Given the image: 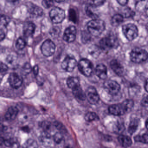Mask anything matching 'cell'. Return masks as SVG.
Instances as JSON below:
<instances>
[{
    "mask_svg": "<svg viewBox=\"0 0 148 148\" xmlns=\"http://www.w3.org/2000/svg\"><path fill=\"white\" fill-rule=\"evenodd\" d=\"M87 27L88 32L90 35L98 37L104 31L105 23L102 20L93 19L87 23Z\"/></svg>",
    "mask_w": 148,
    "mask_h": 148,
    "instance_id": "1",
    "label": "cell"
},
{
    "mask_svg": "<svg viewBox=\"0 0 148 148\" xmlns=\"http://www.w3.org/2000/svg\"><path fill=\"white\" fill-rule=\"evenodd\" d=\"M130 60L133 63H141L145 62L148 59V53L144 49L134 48L130 53Z\"/></svg>",
    "mask_w": 148,
    "mask_h": 148,
    "instance_id": "2",
    "label": "cell"
},
{
    "mask_svg": "<svg viewBox=\"0 0 148 148\" xmlns=\"http://www.w3.org/2000/svg\"><path fill=\"white\" fill-rule=\"evenodd\" d=\"M123 33L127 40L132 41L138 36V29L134 24H128L123 26Z\"/></svg>",
    "mask_w": 148,
    "mask_h": 148,
    "instance_id": "3",
    "label": "cell"
},
{
    "mask_svg": "<svg viewBox=\"0 0 148 148\" xmlns=\"http://www.w3.org/2000/svg\"><path fill=\"white\" fill-rule=\"evenodd\" d=\"M79 70L84 76L90 77L93 71V65L90 60L87 59L80 60L78 64Z\"/></svg>",
    "mask_w": 148,
    "mask_h": 148,
    "instance_id": "4",
    "label": "cell"
},
{
    "mask_svg": "<svg viewBox=\"0 0 148 148\" xmlns=\"http://www.w3.org/2000/svg\"><path fill=\"white\" fill-rule=\"evenodd\" d=\"M116 38L113 35H109L103 38L99 41V47L105 51L112 49L117 45Z\"/></svg>",
    "mask_w": 148,
    "mask_h": 148,
    "instance_id": "5",
    "label": "cell"
},
{
    "mask_svg": "<svg viewBox=\"0 0 148 148\" xmlns=\"http://www.w3.org/2000/svg\"><path fill=\"white\" fill-rule=\"evenodd\" d=\"M50 17L52 21L55 24L61 23L65 18L64 11L59 7L53 8L50 12Z\"/></svg>",
    "mask_w": 148,
    "mask_h": 148,
    "instance_id": "6",
    "label": "cell"
},
{
    "mask_svg": "<svg viewBox=\"0 0 148 148\" xmlns=\"http://www.w3.org/2000/svg\"><path fill=\"white\" fill-rule=\"evenodd\" d=\"M56 49L55 44L51 40L47 39L42 44L41 51L44 56L49 57L54 54Z\"/></svg>",
    "mask_w": 148,
    "mask_h": 148,
    "instance_id": "7",
    "label": "cell"
},
{
    "mask_svg": "<svg viewBox=\"0 0 148 148\" xmlns=\"http://www.w3.org/2000/svg\"><path fill=\"white\" fill-rule=\"evenodd\" d=\"M103 86L106 90L112 96L116 95L120 91V86L115 80H106L104 83Z\"/></svg>",
    "mask_w": 148,
    "mask_h": 148,
    "instance_id": "8",
    "label": "cell"
},
{
    "mask_svg": "<svg viewBox=\"0 0 148 148\" xmlns=\"http://www.w3.org/2000/svg\"><path fill=\"white\" fill-rule=\"evenodd\" d=\"M86 97L91 104L95 105L99 101V96L97 90L93 86H89L85 92Z\"/></svg>",
    "mask_w": 148,
    "mask_h": 148,
    "instance_id": "9",
    "label": "cell"
},
{
    "mask_svg": "<svg viewBox=\"0 0 148 148\" xmlns=\"http://www.w3.org/2000/svg\"><path fill=\"white\" fill-rule=\"evenodd\" d=\"M77 65V61L73 57L68 56L62 62L61 67L63 70L68 72L73 71Z\"/></svg>",
    "mask_w": 148,
    "mask_h": 148,
    "instance_id": "10",
    "label": "cell"
},
{
    "mask_svg": "<svg viewBox=\"0 0 148 148\" xmlns=\"http://www.w3.org/2000/svg\"><path fill=\"white\" fill-rule=\"evenodd\" d=\"M77 32V28L74 26L68 27L65 30L63 39L68 43L73 42L76 39Z\"/></svg>",
    "mask_w": 148,
    "mask_h": 148,
    "instance_id": "11",
    "label": "cell"
},
{
    "mask_svg": "<svg viewBox=\"0 0 148 148\" xmlns=\"http://www.w3.org/2000/svg\"><path fill=\"white\" fill-rule=\"evenodd\" d=\"M8 82L12 88L18 89L22 85L23 82V78L17 73H12L8 77Z\"/></svg>",
    "mask_w": 148,
    "mask_h": 148,
    "instance_id": "12",
    "label": "cell"
},
{
    "mask_svg": "<svg viewBox=\"0 0 148 148\" xmlns=\"http://www.w3.org/2000/svg\"><path fill=\"white\" fill-rule=\"evenodd\" d=\"M109 112L114 116H121L127 112L123 103L112 105L109 107Z\"/></svg>",
    "mask_w": 148,
    "mask_h": 148,
    "instance_id": "13",
    "label": "cell"
},
{
    "mask_svg": "<svg viewBox=\"0 0 148 148\" xmlns=\"http://www.w3.org/2000/svg\"><path fill=\"white\" fill-rule=\"evenodd\" d=\"M110 66L114 73L119 76L123 75L124 68L122 64L116 59H113L111 61Z\"/></svg>",
    "mask_w": 148,
    "mask_h": 148,
    "instance_id": "14",
    "label": "cell"
},
{
    "mask_svg": "<svg viewBox=\"0 0 148 148\" xmlns=\"http://www.w3.org/2000/svg\"><path fill=\"white\" fill-rule=\"evenodd\" d=\"M35 25L32 22H27L23 25V34L26 37H31L34 33Z\"/></svg>",
    "mask_w": 148,
    "mask_h": 148,
    "instance_id": "15",
    "label": "cell"
},
{
    "mask_svg": "<svg viewBox=\"0 0 148 148\" xmlns=\"http://www.w3.org/2000/svg\"><path fill=\"white\" fill-rule=\"evenodd\" d=\"M95 73L100 79H105L107 76V70L106 66L102 64L97 65L95 69Z\"/></svg>",
    "mask_w": 148,
    "mask_h": 148,
    "instance_id": "16",
    "label": "cell"
},
{
    "mask_svg": "<svg viewBox=\"0 0 148 148\" xmlns=\"http://www.w3.org/2000/svg\"><path fill=\"white\" fill-rule=\"evenodd\" d=\"M18 112V110L16 107L11 106L6 113L5 117L8 120H12L15 119Z\"/></svg>",
    "mask_w": 148,
    "mask_h": 148,
    "instance_id": "17",
    "label": "cell"
},
{
    "mask_svg": "<svg viewBox=\"0 0 148 148\" xmlns=\"http://www.w3.org/2000/svg\"><path fill=\"white\" fill-rule=\"evenodd\" d=\"M118 139L120 144L124 148H128L132 144L131 139L128 136L121 135L118 137Z\"/></svg>",
    "mask_w": 148,
    "mask_h": 148,
    "instance_id": "18",
    "label": "cell"
},
{
    "mask_svg": "<svg viewBox=\"0 0 148 148\" xmlns=\"http://www.w3.org/2000/svg\"><path fill=\"white\" fill-rule=\"evenodd\" d=\"M72 90L73 95L77 99L81 101L85 100L86 99L85 93L84 92L80 86L72 89Z\"/></svg>",
    "mask_w": 148,
    "mask_h": 148,
    "instance_id": "19",
    "label": "cell"
},
{
    "mask_svg": "<svg viewBox=\"0 0 148 148\" xmlns=\"http://www.w3.org/2000/svg\"><path fill=\"white\" fill-rule=\"evenodd\" d=\"M28 11L31 14L36 16H41L43 14V11L42 8L32 3L28 7Z\"/></svg>",
    "mask_w": 148,
    "mask_h": 148,
    "instance_id": "20",
    "label": "cell"
},
{
    "mask_svg": "<svg viewBox=\"0 0 148 148\" xmlns=\"http://www.w3.org/2000/svg\"><path fill=\"white\" fill-rule=\"evenodd\" d=\"M66 84L69 88L74 89L80 86L79 78L77 77H70L67 79Z\"/></svg>",
    "mask_w": 148,
    "mask_h": 148,
    "instance_id": "21",
    "label": "cell"
},
{
    "mask_svg": "<svg viewBox=\"0 0 148 148\" xmlns=\"http://www.w3.org/2000/svg\"><path fill=\"white\" fill-rule=\"evenodd\" d=\"M123 21V17L122 14H116L112 17L111 19L112 25L113 26H118Z\"/></svg>",
    "mask_w": 148,
    "mask_h": 148,
    "instance_id": "22",
    "label": "cell"
},
{
    "mask_svg": "<svg viewBox=\"0 0 148 148\" xmlns=\"http://www.w3.org/2000/svg\"><path fill=\"white\" fill-rule=\"evenodd\" d=\"M138 124V119H133L130 123L128 128V132L131 135H132L137 129Z\"/></svg>",
    "mask_w": 148,
    "mask_h": 148,
    "instance_id": "23",
    "label": "cell"
},
{
    "mask_svg": "<svg viewBox=\"0 0 148 148\" xmlns=\"http://www.w3.org/2000/svg\"><path fill=\"white\" fill-rule=\"evenodd\" d=\"M10 18L6 15L0 14V29L6 27L10 22Z\"/></svg>",
    "mask_w": 148,
    "mask_h": 148,
    "instance_id": "24",
    "label": "cell"
},
{
    "mask_svg": "<svg viewBox=\"0 0 148 148\" xmlns=\"http://www.w3.org/2000/svg\"><path fill=\"white\" fill-rule=\"evenodd\" d=\"M23 148H38V143L33 139H29L23 145Z\"/></svg>",
    "mask_w": 148,
    "mask_h": 148,
    "instance_id": "25",
    "label": "cell"
},
{
    "mask_svg": "<svg viewBox=\"0 0 148 148\" xmlns=\"http://www.w3.org/2000/svg\"><path fill=\"white\" fill-rule=\"evenodd\" d=\"M100 47L97 46H92L89 49V53L94 58H97L100 54Z\"/></svg>",
    "mask_w": 148,
    "mask_h": 148,
    "instance_id": "26",
    "label": "cell"
},
{
    "mask_svg": "<svg viewBox=\"0 0 148 148\" xmlns=\"http://www.w3.org/2000/svg\"><path fill=\"white\" fill-rule=\"evenodd\" d=\"M135 141L136 142H140L143 143H148V136L147 133H145L142 136H136L134 138Z\"/></svg>",
    "mask_w": 148,
    "mask_h": 148,
    "instance_id": "27",
    "label": "cell"
},
{
    "mask_svg": "<svg viewBox=\"0 0 148 148\" xmlns=\"http://www.w3.org/2000/svg\"><path fill=\"white\" fill-rule=\"evenodd\" d=\"M98 119L99 118L97 114L94 112H89L86 114L85 119L87 122H92L96 119Z\"/></svg>",
    "mask_w": 148,
    "mask_h": 148,
    "instance_id": "28",
    "label": "cell"
},
{
    "mask_svg": "<svg viewBox=\"0 0 148 148\" xmlns=\"http://www.w3.org/2000/svg\"><path fill=\"white\" fill-rule=\"evenodd\" d=\"M122 103L124 106L127 112L130 111L133 108V106H134V102L132 99H126V100H124Z\"/></svg>",
    "mask_w": 148,
    "mask_h": 148,
    "instance_id": "29",
    "label": "cell"
},
{
    "mask_svg": "<svg viewBox=\"0 0 148 148\" xmlns=\"http://www.w3.org/2000/svg\"><path fill=\"white\" fill-rule=\"evenodd\" d=\"M26 43L24 39L20 38L16 42V47L18 50H21L25 47Z\"/></svg>",
    "mask_w": 148,
    "mask_h": 148,
    "instance_id": "30",
    "label": "cell"
},
{
    "mask_svg": "<svg viewBox=\"0 0 148 148\" xmlns=\"http://www.w3.org/2000/svg\"><path fill=\"white\" fill-rule=\"evenodd\" d=\"M69 17L70 20L74 23H76L77 21V15L75 10L73 9H71L69 10Z\"/></svg>",
    "mask_w": 148,
    "mask_h": 148,
    "instance_id": "31",
    "label": "cell"
},
{
    "mask_svg": "<svg viewBox=\"0 0 148 148\" xmlns=\"http://www.w3.org/2000/svg\"><path fill=\"white\" fill-rule=\"evenodd\" d=\"M54 125L57 128L58 130L60 131V133H65L66 132V130L65 127L61 123L58 122H56L54 123Z\"/></svg>",
    "mask_w": 148,
    "mask_h": 148,
    "instance_id": "32",
    "label": "cell"
},
{
    "mask_svg": "<svg viewBox=\"0 0 148 148\" xmlns=\"http://www.w3.org/2000/svg\"><path fill=\"white\" fill-rule=\"evenodd\" d=\"M105 2L103 1H89V5L92 7L96 8L98 6H100L102 5Z\"/></svg>",
    "mask_w": 148,
    "mask_h": 148,
    "instance_id": "33",
    "label": "cell"
},
{
    "mask_svg": "<svg viewBox=\"0 0 148 148\" xmlns=\"http://www.w3.org/2000/svg\"><path fill=\"white\" fill-rule=\"evenodd\" d=\"M63 139V136L62 133L60 132H57L53 136V139L55 143H60L62 142Z\"/></svg>",
    "mask_w": 148,
    "mask_h": 148,
    "instance_id": "34",
    "label": "cell"
},
{
    "mask_svg": "<svg viewBox=\"0 0 148 148\" xmlns=\"http://www.w3.org/2000/svg\"><path fill=\"white\" fill-rule=\"evenodd\" d=\"M135 13L131 10L130 8H126L124 9L123 12V17L124 16L125 18H129V17H132L134 15Z\"/></svg>",
    "mask_w": 148,
    "mask_h": 148,
    "instance_id": "35",
    "label": "cell"
},
{
    "mask_svg": "<svg viewBox=\"0 0 148 148\" xmlns=\"http://www.w3.org/2000/svg\"><path fill=\"white\" fill-rule=\"evenodd\" d=\"M32 68L31 65L29 63H26L22 67V72L24 74H27L29 73L32 71Z\"/></svg>",
    "mask_w": 148,
    "mask_h": 148,
    "instance_id": "36",
    "label": "cell"
},
{
    "mask_svg": "<svg viewBox=\"0 0 148 148\" xmlns=\"http://www.w3.org/2000/svg\"><path fill=\"white\" fill-rule=\"evenodd\" d=\"M90 35L89 32H84L83 33V35H82V39L83 40V42H85V43H86L87 41H89V40L90 39Z\"/></svg>",
    "mask_w": 148,
    "mask_h": 148,
    "instance_id": "37",
    "label": "cell"
},
{
    "mask_svg": "<svg viewBox=\"0 0 148 148\" xmlns=\"http://www.w3.org/2000/svg\"><path fill=\"white\" fill-rule=\"evenodd\" d=\"M42 127L46 132H47L48 131L51 130V124L49 122L46 121L42 124Z\"/></svg>",
    "mask_w": 148,
    "mask_h": 148,
    "instance_id": "38",
    "label": "cell"
},
{
    "mask_svg": "<svg viewBox=\"0 0 148 148\" xmlns=\"http://www.w3.org/2000/svg\"><path fill=\"white\" fill-rule=\"evenodd\" d=\"M42 4L45 8H49L53 5V2L51 1H43Z\"/></svg>",
    "mask_w": 148,
    "mask_h": 148,
    "instance_id": "39",
    "label": "cell"
},
{
    "mask_svg": "<svg viewBox=\"0 0 148 148\" xmlns=\"http://www.w3.org/2000/svg\"><path fill=\"white\" fill-rule=\"evenodd\" d=\"M8 66L5 64L0 61V73L5 72L8 70Z\"/></svg>",
    "mask_w": 148,
    "mask_h": 148,
    "instance_id": "40",
    "label": "cell"
},
{
    "mask_svg": "<svg viewBox=\"0 0 148 148\" xmlns=\"http://www.w3.org/2000/svg\"><path fill=\"white\" fill-rule=\"evenodd\" d=\"M86 14H87V15L89 16V17L92 18V17L94 18V17H97V15H96V14L94 13L92 11V9H91L90 6L87 7H86Z\"/></svg>",
    "mask_w": 148,
    "mask_h": 148,
    "instance_id": "41",
    "label": "cell"
},
{
    "mask_svg": "<svg viewBox=\"0 0 148 148\" xmlns=\"http://www.w3.org/2000/svg\"><path fill=\"white\" fill-rule=\"evenodd\" d=\"M142 106L147 107L148 106V96H146L144 97L141 102Z\"/></svg>",
    "mask_w": 148,
    "mask_h": 148,
    "instance_id": "42",
    "label": "cell"
},
{
    "mask_svg": "<svg viewBox=\"0 0 148 148\" xmlns=\"http://www.w3.org/2000/svg\"><path fill=\"white\" fill-rule=\"evenodd\" d=\"M13 140L12 138L10 139H6V140H4V143L7 146H12L13 144Z\"/></svg>",
    "mask_w": 148,
    "mask_h": 148,
    "instance_id": "43",
    "label": "cell"
},
{
    "mask_svg": "<svg viewBox=\"0 0 148 148\" xmlns=\"http://www.w3.org/2000/svg\"><path fill=\"white\" fill-rule=\"evenodd\" d=\"M53 31H55V32H53V31H51V34L52 36H56V35H58V34H59L60 32V31L59 28L58 27H53Z\"/></svg>",
    "mask_w": 148,
    "mask_h": 148,
    "instance_id": "44",
    "label": "cell"
},
{
    "mask_svg": "<svg viewBox=\"0 0 148 148\" xmlns=\"http://www.w3.org/2000/svg\"><path fill=\"white\" fill-rule=\"evenodd\" d=\"M5 34L2 29H0V42L5 39Z\"/></svg>",
    "mask_w": 148,
    "mask_h": 148,
    "instance_id": "45",
    "label": "cell"
},
{
    "mask_svg": "<svg viewBox=\"0 0 148 148\" xmlns=\"http://www.w3.org/2000/svg\"><path fill=\"white\" fill-rule=\"evenodd\" d=\"M33 71L34 75H38L39 72V67L38 65L34 66V67L33 68Z\"/></svg>",
    "mask_w": 148,
    "mask_h": 148,
    "instance_id": "46",
    "label": "cell"
},
{
    "mask_svg": "<svg viewBox=\"0 0 148 148\" xmlns=\"http://www.w3.org/2000/svg\"><path fill=\"white\" fill-rule=\"evenodd\" d=\"M117 2L122 6H125L128 3V1H123V0H119L117 1Z\"/></svg>",
    "mask_w": 148,
    "mask_h": 148,
    "instance_id": "47",
    "label": "cell"
},
{
    "mask_svg": "<svg viewBox=\"0 0 148 148\" xmlns=\"http://www.w3.org/2000/svg\"><path fill=\"white\" fill-rule=\"evenodd\" d=\"M144 89L146 92L148 91V83H147V80H146L145 84L144 85Z\"/></svg>",
    "mask_w": 148,
    "mask_h": 148,
    "instance_id": "48",
    "label": "cell"
},
{
    "mask_svg": "<svg viewBox=\"0 0 148 148\" xmlns=\"http://www.w3.org/2000/svg\"><path fill=\"white\" fill-rule=\"evenodd\" d=\"M4 138L2 137H0V145H1L4 143Z\"/></svg>",
    "mask_w": 148,
    "mask_h": 148,
    "instance_id": "49",
    "label": "cell"
},
{
    "mask_svg": "<svg viewBox=\"0 0 148 148\" xmlns=\"http://www.w3.org/2000/svg\"><path fill=\"white\" fill-rule=\"evenodd\" d=\"M148 119H146V122H145V127H146V129L148 128Z\"/></svg>",
    "mask_w": 148,
    "mask_h": 148,
    "instance_id": "50",
    "label": "cell"
},
{
    "mask_svg": "<svg viewBox=\"0 0 148 148\" xmlns=\"http://www.w3.org/2000/svg\"></svg>",
    "mask_w": 148,
    "mask_h": 148,
    "instance_id": "51",
    "label": "cell"
}]
</instances>
